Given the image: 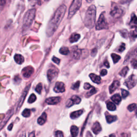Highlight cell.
Masks as SVG:
<instances>
[{"label":"cell","instance_id":"obj_20","mask_svg":"<svg viewBox=\"0 0 137 137\" xmlns=\"http://www.w3.org/2000/svg\"><path fill=\"white\" fill-rule=\"evenodd\" d=\"M111 99V100L114 102V103L117 104H120V103L122 101V98H121V96L118 94H116L112 96Z\"/></svg>","mask_w":137,"mask_h":137},{"label":"cell","instance_id":"obj_24","mask_svg":"<svg viewBox=\"0 0 137 137\" xmlns=\"http://www.w3.org/2000/svg\"><path fill=\"white\" fill-rule=\"evenodd\" d=\"M82 51L80 49H76L73 52V57L76 60H78L82 55Z\"/></svg>","mask_w":137,"mask_h":137},{"label":"cell","instance_id":"obj_54","mask_svg":"<svg viewBox=\"0 0 137 137\" xmlns=\"http://www.w3.org/2000/svg\"><path fill=\"white\" fill-rule=\"evenodd\" d=\"M29 1H30V0H29Z\"/></svg>","mask_w":137,"mask_h":137},{"label":"cell","instance_id":"obj_28","mask_svg":"<svg viewBox=\"0 0 137 137\" xmlns=\"http://www.w3.org/2000/svg\"><path fill=\"white\" fill-rule=\"evenodd\" d=\"M129 70V68L127 67H125L124 68H123V69L120 71V73H119V74L120 76H122L123 77H125L126 75L127 74V73L128 72Z\"/></svg>","mask_w":137,"mask_h":137},{"label":"cell","instance_id":"obj_34","mask_svg":"<svg viewBox=\"0 0 137 137\" xmlns=\"http://www.w3.org/2000/svg\"><path fill=\"white\" fill-rule=\"evenodd\" d=\"M42 89V84L41 83H39L38 85L36 86V88H35V91L38 93L39 94H41V91Z\"/></svg>","mask_w":137,"mask_h":137},{"label":"cell","instance_id":"obj_15","mask_svg":"<svg viewBox=\"0 0 137 137\" xmlns=\"http://www.w3.org/2000/svg\"><path fill=\"white\" fill-rule=\"evenodd\" d=\"M101 126L100 124L98 122H96L93 124V125L92 127V130L93 132L94 133L95 135H98L101 131Z\"/></svg>","mask_w":137,"mask_h":137},{"label":"cell","instance_id":"obj_50","mask_svg":"<svg viewBox=\"0 0 137 137\" xmlns=\"http://www.w3.org/2000/svg\"><path fill=\"white\" fill-rule=\"evenodd\" d=\"M86 1L87 2H88V3H91V2H92L93 0H86Z\"/></svg>","mask_w":137,"mask_h":137},{"label":"cell","instance_id":"obj_33","mask_svg":"<svg viewBox=\"0 0 137 137\" xmlns=\"http://www.w3.org/2000/svg\"><path fill=\"white\" fill-rule=\"evenodd\" d=\"M22 115L24 117H29L31 115V110L29 109H25L22 113Z\"/></svg>","mask_w":137,"mask_h":137},{"label":"cell","instance_id":"obj_17","mask_svg":"<svg viewBox=\"0 0 137 137\" xmlns=\"http://www.w3.org/2000/svg\"><path fill=\"white\" fill-rule=\"evenodd\" d=\"M89 77L92 80V82L94 83L99 84L101 83V78L100 76L96 75L94 73H91L89 74Z\"/></svg>","mask_w":137,"mask_h":137},{"label":"cell","instance_id":"obj_38","mask_svg":"<svg viewBox=\"0 0 137 137\" xmlns=\"http://www.w3.org/2000/svg\"><path fill=\"white\" fill-rule=\"evenodd\" d=\"M125 49V43H122V45H121L120 46L119 48H118V51H119V52H123Z\"/></svg>","mask_w":137,"mask_h":137},{"label":"cell","instance_id":"obj_48","mask_svg":"<svg viewBox=\"0 0 137 137\" xmlns=\"http://www.w3.org/2000/svg\"><path fill=\"white\" fill-rule=\"evenodd\" d=\"M12 126H13V124H11L10 125H9V126H8V130H12Z\"/></svg>","mask_w":137,"mask_h":137},{"label":"cell","instance_id":"obj_21","mask_svg":"<svg viewBox=\"0 0 137 137\" xmlns=\"http://www.w3.org/2000/svg\"><path fill=\"white\" fill-rule=\"evenodd\" d=\"M83 110H80L72 112V113H71L70 114V117L72 118V119H76L78 117H79L80 115H82L83 113Z\"/></svg>","mask_w":137,"mask_h":137},{"label":"cell","instance_id":"obj_53","mask_svg":"<svg viewBox=\"0 0 137 137\" xmlns=\"http://www.w3.org/2000/svg\"><path fill=\"white\" fill-rule=\"evenodd\" d=\"M110 136H115V135H110Z\"/></svg>","mask_w":137,"mask_h":137},{"label":"cell","instance_id":"obj_18","mask_svg":"<svg viewBox=\"0 0 137 137\" xmlns=\"http://www.w3.org/2000/svg\"><path fill=\"white\" fill-rule=\"evenodd\" d=\"M14 59L15 62L18 64H21L24 63V58L22 55L20 54H16L15 55Z\"/></svg>","mask_w":137,"mask_h":137},{"label":"cell","instance_id":"obj_5","mask_svg":"<svg viewBox=\"0 0 137 137\" xmlns=\"http://www.w3.org/2000/svg\"><path fill=\"white\" fill-rule=\"evenodd\" d=\"M108 29V23L105 18V12H103L99 17L96 24V30H101Z\"/></svg>","mask_w":137,"mask_h":137},{"label":"cell","instance_id":"obj_40","mask_svg":"<svg viewBox=\"0 0 137 137\" xmlns=\"http://www.w3.org/2000/svg\"><path fill=\"white\" fill-rule=\"evenodd\" d=\"M131 63L132 64V66L133 68H137V60L136 59H133V60L131 61Z\"/></svg>","mask_w":137,"mask_h":137},{"label":"cell","instance_id":"obj_12","mask_svg":"<svg viewBox=\"0 0 137 137\" xmlns=\"http://www.w3.org/2000/svg\"><path fill=\"white\" fill-rule=\"evenodd\" d=\"M13 114H14V110H13V109H11L9 111L8 114L5 116L4 119L2 121L1 123H0V130H1L3 127L5 125L6 123L8 122V120L10 119V117L12 116V115Z\"/></svg>","mask_w":137,"mask_h":137},{"label":"cell","instance_id":"obj_10","mask_svg":"<svg viewBox=\"0 0 137 137\" xmlns=\"http://www.w3.org/2000/svg\"><path fill=\"white\" fill-rule=\"evenodd\" d=\"M54 90L56 93L64 92L65 91V88L64 83L62 82H57L55 84Z\"/></svg>","mask_w":137,"mask_h":137},{"label":"cell","instance_id":"obj_31","mask_svg":"<svg viewBox=\"0 0 137 137\" xmlns=\"http://www.w3.org/2000/svg\"><path fill=\"white\" fill-rule=\"evenodd\" d=\"M91 90L90 91L88 92L87 93H86V98H89L90 97V96L93 95V94H95V93H96V92H97V91H96V89L95 87H92V88H91Z\"/></svg>","mask_w":137,"mask_h":137},{"label":"cell","instance_id":"obj_13","mask_svg":"<svg viewBox=\"0 0 137 137\" xmlns=\"http://www.w3.org/2000/svg\"><path fill=\"white\" fill-rule=\"evenodd\" d=\"M57 74L58 72L57 71L54 69H49L47 72V77L48 80L50 82H51L57 77Z\"/></svg>","mask_w":137,"mask_h":137},{"label":"cell","instance_id":"obj_3","mask_svg":"<svg viewBox=\"0 0 137 137\" xmlns=\"http://www.w3.org/2000/svg\"><path fill=\"white\" fill-rule=\"evenodd\" d=\"M36 10L35 9H30L26 12L23 20V29L27 30L29 29L35 18Z\"/></svg>","mask_w":137,"mask_h":137},{"label":"cell","instance_id":"obj_25","mask_svg":"<svg viewBox=\"0 0 137 137\" xmlns=\"http://www.w3.org/2000/svg\"><path fill=\"white\" fill-rule=\"evenodd\" d=\"M117 120V117L116 116H112V115H107L106 120L108 123H111Z\"/></svg>","mask_w":137,"mask_h":137},{"label":"cell","instance_id":"obj_44","mask_svg":"<svg viewBox=\"0 0 137 137\" xmlns=\"http://www.w3.org/2000/svg\"><path fill=\"white\" fill-rule=\"evenodd\" d=\"M107 74V70H105V69L102 70L101 71V72H100V74H101V76H104L106 75Z\"/></svg>","mask_w":137,"mask_h":137},{"label":"cell","instance_id":"obj_14","mask_svg":"<svg viewBox=\"0 0 137 137\" xmlns=\"http://www.w3.org/2000/svg\"><path fill=\"white\" fill-rule=\"evenodd\" d=\"M30 85H29L25 88L24 92L23 93L22 95H21V97L20 98V100L19 101V103H18V106H17V111L19 110V109L20 108L21 105H22V104H23V103L24 101L25 98V97H26V95H27V93H28V92H29V88H30Z\"/></svg>","mask_w":137,"mask_h":137},{"label":"cell","instance_id":"obj_11","mask_svg":"<svg viewBox=\"0 0 137 137\" xmlns=\"http://www.w3.org/2000/svg\"><path fill=\"white\" fill-rule=\"evenodd\" d=\"M61 101V97H51L49 98L46 100V102L48 104L55 105L60 103Z\"/></svg>","mask_w":137,"mask_h":137},{"label":"cell","instance_id":"obj_32","mask_svg":"<svg viewBox=\"0 0 137 137\" xmlns=\"http://www.w3.org/2000/svg\"><path fill=\"white\" fill-rule=\"evenodd\" d=\"M36 100V96L35 94H32L30 96V98L28 100V102L30 103H32L34 102H35Z\"/></svg>","mask_w":137,"mask_h":137},{"label":"cell","instance_id":"obj_6","mask_svg":"<svg viewBox=\"0 0 137 137\" xmlns=\"http://www.w3.org/2000/svg\"><path fill=\"white\" fill-rule=\"evenodd\" d=\"M137 83V79L134 74L131 75L126 80L124 84L129 89H131L135 87Z\"/></svg>","mask_w":137,"mask_h":137},{"label":"cell","instance_id":"obj_49","mask_svg":"<svg viewBox=\"0 0 137 137\" xmlns=\"http://www.w3.org/2000/svg\"><path fill=\"white\" fill-rule=\"evenodd\" d=\"M29 136H30V137H32V136L34 137V136H35V135H34V132H32V134H31V135L30 134Z\"/></svg>","mask_w":137,"mask_h":137},{"label":"cell","instance_id":"obj_22","mask_svg":"<svg viewBox=\"0 0 137 137\" xmlns=\"http://www.w3.org/2000/svg\"><path fill=\"white\" fill-rule=\"evenodd\" d=\"M70 131L71 135L73 137H76L78 135L79 133V129L78 127L75 125H72L70 129Z\"/></svg>","mask_w":137,"mask_h":137},{"label":"cell","instance_id":"obj_26","mask_svg":"<svg viewBox=\"0 0 137 137\" xmlns=\"http://www.w3.org/2000/svg\"><path fill=\"white\" fill-rule=\"evenodd\" d=\"M130 25L132 27L137 26V17L135 15L133 14L131 17V19L130 22Z\"/></svg>","mask_w":137,"mask_h":137},{"label":"cell","instance_id":"obj_51","mask_svg":"<svg viewBox=\"0 0 137 137\" xmlns=\"http://www.w3.org/2000/svg\"><path fill=\"white\" fill-rule=\"evenodd\" d=\"M136 115L137 117V107L136 109Z\"/></svg>","mask_w":137,"mask_h":137},{"label":"cell","instance_id":"obj_39","mask_svg":"<svg viewBox=\"0 0 137 137\" xmlns=\"http://www.w3.org/2000/svg\"><path fill=\"white\" fill-rule=\"evenodd\" d=\"M55 136L57 137H63L64 136L63 133L61 131H57L55 133Z\"/></svg>","mask_w":137,"mask_h":137},{"label":"cell","instance_id":"obj_19","mask_svg":"<svg viewBox=\"0 0 137 137\" xmlns=\"http://www.w3.org/2000/svg\"><path fill=\"white\" fill-rule=\"evenodd\" d=\"M47 114L46 113H43L41 116H40L38 120V123L40 125H43L45 123V122H46L47 120Z\"/></svg>","mask_w":137,"mask_h":137},{"label":"cell","instance_id":"obj_30","mask_svg":"<svg viewBox=\"0 0 137 137\" xmlns=\"http://www.w3.org/2000/svg\"><path fill=\"white\" fill-rule=\"evenodd\" d=\"M69 50H68V47H63L60 49V52L64 55H67L69 53Z\"/></svg>","mask_w":137,"mask_h":137},{"label":"cell","instance_id":"obj_2","mask_svg":"<svg viewBox=\"0 0 137 137\" xmlns=\"http://www.w3.org/2000/svg\"><path fill=\"white\" fill-rule=\"evenodd\" d=\"M96 12V7L94 5L90 6L86 11L85 19H84V24L88 29H92L95 25Z\"/></svg>","mask_w":137,"mask_h":137},{"label":"cell","instance_id":"obj_41","mask_svg":"<svg viewBox=\"0 0 137 137\" xmlns=\"http://www.w3.org/2000/svg\"><path fill=\"white\" fill-rule=\"evenodd\" d=\"M121 34H122V35L124 38H127L128 36V32L125 30H124L122 31H121Z\"/></svg>","mask_w":137,"mask_h":137},{"label":"cell","instance_id":"obj_7","mask_svg":"<svg viewBox=\"0 0 137 137\" xmlns=\"http://www.w3.org/2000/svg\"><path fill=\"white\" fill-rule=\"evenodd\" d=\"M123 14V10H122V9L117 5L114 6L110 12L111 16L115 18H120L122 16Z\"/></svg>","mask_w":137,"mask_h":137},{"label":"cell","instance_id":"obj_8","mask_svg":"<svg viewBox=\"0 0 137 137\" xmlns=\"http://www.w3.org/2000/svg\"><path fill=\"white\" fill-rule=\"evenodd\" d=\"M81 102V99L77 95H73L71 99H68L67 103V107L69 108L74 104H79Z\"/></svg>","mask_w":137,"mask_h":137},{"label":"cell","instance_id":"obj_45","mask_svg":"<svg viewBox=\"0 0 137 137\" xmlns=\"http://www.w3.org/2000/svg\"><path fill=\"white\" fill-rule=\"evenodd\" d=\"M132 36L134 38H137V26L136 27L135 30L132 32Z\"/></svg>","mask_w":137,"mask_h":137},{"label":"cell","instance_id":"obj_46","mask_svg":"<svg viewBox=\"0 0 137 137\" xmlns=\"http://www.w3.org/2000/svg\"><path fill=\"white\" fill-rule=\"evenodd\" d=\"M104 65H105V67H106L107 68H109L110 67V65H109V62L107 60H105L104 62Z\"/></svg>","mask_w":137,"mask_h":137},{"label":"cell","instance_id":"obj_47","mask_svg":"<svg viewBox=\"0 0 137 137\" xmlns=\"http://www.w3.org/2000/svg\"><path fill=\"white\" fill-rule=\"evenodd\" d=\"M92 51V55L93 56H94L95 54H96V52H97V50H96V49H94Z\"/></svg>","mask_w":137,"mask_h":137},{"label":"cell","instance_id":"obj_23","mask_svg":"<svg viewBox=\"0 0 137 137\" xmlns=\"http://www.w3.org/2000/svg\"><path fill=\"white\" fill-rule=\"evenodd\" d=\"M80 38V35L79 34L73 33L72 34L70 38V42L71 43H74L78 41Z\"/></svg>","mask_w":137,"mask_h":137},{"label":"cell","instance_id":"obj_27","mask_svg":"<svg viewBox=\"0 0 137 137\" xmlns=\"http://www.w3.org/2000/svg\"><path fill=\"white\" fill-rule=\"evenodd\" d=\"M107 109L110 111H115L116 109V107L114 103L111 102H108L107 103Z\"/></svg>","mask_w":137,"mask_h":137},{"label":"cell","instance_id":"obj_36","mask_svg":"<svg viewBox=\"0 0 137 137\" xmlns=\"http://www.w3.org/2000/svg\"><path fill=\"white\" fill-rule=\"evenodd\" d=\"M80 82L79 81H78V82H77L76 83H74L72 87H71V88H72V89H74V90H76V89H78L79 88V87L80 86Z\"/></svg>","mask_w":137,"mask_h":137},{"label":"cell","instance_id":"obj_1","mask_svg":"<svg viewBox=\"0 0 137 137\" xmlns=\"http://www.w3.org/2000/svg\"><path fill=\"white\" fill-rule=\"evenodd\" d=\"M67 7L64 4H62L56 11L53 17L49 21L47 28L46 33L48 36H52L56 31L59 25L63 19Z\"/></svg>","mask_w":137,"mask_h":137},{"label":"cell","instance_id":"obj_4","mask_svg":"<svg viewBox=\"0 0 137 137\" xmlns=\"http://www.w3.org/2000/svg\"><path fill=\"white\" fill-rule=\"evenodd\" d=\"M82 0H73L68 10V19H70L76 14L82 5Z\"/></svg>","mask_w":137,"mask_h":137},{"label":"cell","instance_id":"obj_9","mask_svg":"<svg viewBox=\"0 0 137 137\" xmlns=\"http://www.w3.org/2000/svg\"><path fill=\"white\" fill-rule=\"evenodd\" d=\"M34 68L32 67L28 66L27 67L24 68L22 70L23 75L25 78H29L32 75L34 72Z\"/></svg>","mask_w":137,"mask_h":137},{"label":"cell","instance_id":"obj_42","mask_svg":"<svg viewBox=\"0 0 137 137\" xmlns=\"http://www.w3.org/2000/svg\"><path fill=\"white\" fill-rule=\"evenodd\" d=\"M52 61L54 62V63H55L56 64H60V59L57 58V57H56L55 56H54L53 57H52Z\"/></svg>","mask_w":137,"mask_h":137},{"label":"cell","instance_id":"obj_37","mask_svg":"<svg viewBox=\"0 0 137 137\" xmlns=\"http://www.w3.org/2000/svg\"><path fill=\"white\" fill-rule=\"evenodd\" d=\"M129 95V92L128 91H127L126 90H125L124 89H122V98L123 99H125V98H126Z\"/></svg>","mask_w":137,"mask_h":137},{"label":"cell","instance_id":"obj_43","mask_svg":"<svg viewBox=\"0 0 137 137\" xmlns=\"http://www.w3.org/2000/svg\"><path fill=\"white\" fill-rule=\"evenodd\" d=\"M92 87V86L89 83H85L84 84V88L85 89H89L90 88Z\"/></svg>","mask_w":137,"mask_h":137},{"label":"cell","instance_id":"obj_35","mask_svg":"<svg viewBox=\"0 0 137 137\" xmlns=\"http://www.w3.org/2000/svg\"><path fill=\"white\" fill-rule=\"evenodd\" d=\"M137 108V104L136 103H133L131 104H130L128 107H127V109H128L130 111H132L135 110Z\"/></svg>","mask_w":137,"mask_h":137},{"label":"cell","instance_id":"obj_52","mask_svg":"<svg viewBox=\"0 0 137 137\" xmlns=\"http://www.w3.org/2000/svg\"><path fill=\"white\" fill-rule=\"evenodd\" d=\"M45 1H46V2H47V1H49V0H45Z\"/></svg>","mask_w":137,"mask_h":137},{"label":"cell","instance_id":"obj_16","mask_svg":"<svg viewBox=\"0 0 137 137\" xmlns=\"http://www.w3.org/2000/svg\"><path fill=\"white\" fill-rule=\"evenodd\" d=\"M120 86V82H118L117 80L114 81V82L113 83V84H112L110 85V86L109 87L110 93H111H111H113Z\"/></svg>","mask_w":137,"mask_h":137},{"label":"cell","instance_id":"obj_29","mask_svg":"<svg viewBox=\"0 0 137 137\" xmlns=\"http://www.w3.org/2000/svg\"><path fill=\"white\" fill-rule=\"evenodd\" d=\"M111 55L112 59H113V62H114V63L115 64L117 63V62L119 61V60H120V58H121L120 56H119V55L116 54H115V53L111 54Z\"/></svg>","mask_w":137,"mask_h":137}]
</instances>
